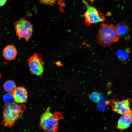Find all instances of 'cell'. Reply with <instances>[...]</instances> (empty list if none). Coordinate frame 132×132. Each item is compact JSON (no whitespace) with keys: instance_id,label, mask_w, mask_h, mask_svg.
Wrapping results in <instances>:
<instances>
[{"instance_id":"1","label":"cell","mask_w":132,"mask_h":132,"mask_svg":"<svg viewBox=\"0 0 132 132\" xmlns=\"http://www.w3.org/2000/svg\"><path fill=\"white\" fill-rule=\"evenodd\" d=\"M25 106L22 104L15 102L5 103L3 108V118L1 124L5 127H11L15 124V121L24 112Z\"/></svg>"},{"instance_id":"2","label":"cell","mask_w":132,"mask_h":132,"mask_svg":"<svg viewBox=\"0 0 132 132\" xmlns=\"http://www.w3.org/2000/svg\"><path fill=\"white\" fill-rule=\"evenodd\" d=\"M63 119L60 112L52 113L48 107L41 116L39 127L43 132H57L59 121Z\"/></svg>"},{"instance_id":"3","label":"cell","mask_w":132,"mask_h":132,"mask_svg":"<svg viewBox=\"0 0 132 132\" xmlns=\"http://www.w3.org/2000/svg\"><path fill=\"white\" fill-rule=\"evenodd\" d=\"M96 38L99 44L103 46L107 47L118 41L120 37L116 33L115 26L102 22L98 30Z\"/></svg>"},{"instance_id":"4","label":"cell","mask_w":132,"mask_h":132,"mask_svg":"<svg viewBox=\"0 0 132 132\" xmlns=\"http://www.w3.org/2000/svg\"><path fill=\"white\" fill-rule=\"evenodd\" d=\"M83 2L86 9L83 16L85 23L86 26H90L104 21L105 18L103 13L86 1L83 0Z\"/></svg>"},{"instance_id":"5","label":"cell","mask_w":132,"mask_h":132,"mask_svg":"<svg viewBox=\"0 0 132 132\" xmlns=\"http://www.w3.org/2000/svg\"><path fill=\"white\" fill-rule=\"evenodd\" d=\"M14 27L16 34L19 39L24 38L29 41L33 32V27L31 23L23 18L15 22Z\"/></svg>"},{"instance_id":"6","label":"cell","mask_w":132,"mask_h":132,"mask_svg":"<svg viewBox=\"0 0 132 132\" xmlns=\"http://www.w3.org/2000/svg\"><path fill=\"white\" fill-rule=\"evenodd\" d=\"M28 66L31 73L38 76H41L44 71V63L41 55L37 53H34L28 59Z\"/></svg>"},{"instance_id":"7","label":"cell","mask_w":132,"mask_h":132,"mask_svg":"<svg viewBox=\"0 0 132 132\" xmlns=\"http://www.w3.org/2000/svg\"><path fill=\"white\" fill-rule=\"evenodd\" d=\"M131 102L129 98L121 100L115 99L106 102V104L110 105L113 111L122 115L132 110L130 107Z\"/></svg>"},{"instance_id":"8","label":"cell","mask_w":132,"mask_h":132,"mask_svg":"<svg viewBox=\"0 0 132 132\" xmlns=\"http://www.w3.org/2000/svg\"><path fill=\"white\" fill-rule=\"evenodd\" d=\"M11 93L14 100L16 103L22 104L27 102V92L24 87L16 88Z\"/></svg>"},{"instance_id":"9","label":"cell","mask_w":132,"mask_h":132,"mask_svg":"<svg viewBox=\"0 0 132 132\" xmlns=\"http://www.w3.org/2000/svg\"><path fill=\"white\" fill-rule=\"evenodd\" d=\"M132 123V110L122 115L119 119L116 126L117 129L121 130L128 128Z\"/></svg>"},{"instance_id":"10","label":"cell","mask_w":132,"mask_h":132,"mask_svg":"<svg viewBox=\"0 0 132 132\" xmlns=\"http://www.w3.org/2000/svg\"><path fill=\"white\" fill-rule=\"evenodd\" d=\"M17 54V50L13 45H9L4 48L2 52V55L4 58L8 61L14 60Z\"/></svg>"},{"instance_id":"11","label":"cell","mask_w":132,"mask_h":132,"mask_svg":"<svg viewBox=\"0 0 132 132\" xmlns=\"http://www.w3.org/2000/svg\"><path fill=\"white\" fill-rule=\"evenodd\" d=\"M115 28L116 33L120 37L126 34L128 31V27L124 22H120L118 24L115 26Z\"/></svg>"},{"instance_id":"12","label":"cell","mask_w":132,"mask_h":132,"mask_svg":"<svg viewBox=\"0 0 132 132\" xmlns=\"http://www.w3.org/2000/svg\"><path fill=\"white\" fill-rule=\"evenodd\" d=\"M129 49L119 50L116 52L118 57L121 61H125L128 59L129 57Z\"/></svg>"},{"instance_id":"13","label":"cell","mask_w":132,"mask_h":132,"mask_svg":"<svg viewBox=\"0 0 132 132\" xmlns=\"http://www.w3.org/2000/svg\"><path fill=\"white\" fill-rule=\"evenodd\" d=\"M3 88L6 92L10 93L12 92L16 87V84L13 81L9 80L4 83Z\"/></svg>"},{"instance_id":"14","label":"cell","mask_w":132,"mask_h":132,"mask_svg":"<svg viewBox=\"0 0 132 132\" xmlns=\"http://www.w3.org/2000/svg\"><path fill=\"white\" fill-rule=\"evenodd\" d=\"M90 99L95 102H99L100 99V95L97 92H93L89 96Z\"/></svg>"},{"instance_id":"15","label":"cell","mask_w":132,"mask_h":132,"mask_svg":"<svg viewBox=\"0 0 132 132\" xmlns=\"http://www.w3.org/2000/svg\"><path fill=\"white\" fill-rule=\"evenodd\" d=\"M3 99L6 103L12 102L14 100L12 94L8 93L5 94L3 96Z\"/></svg>"},{"instance_id":"16","label":"cell","mask_w":132,"mask_h":132,"mask_svg":"<svg viewBox=\"0 0 132 132\" xmlns=\"http://www.w3.org/2000/svg\"><path fill=\"white\" fill-rule=\"evenodd\" d=\"M56 0H39L42 3L50 5H53L55 3Z\"/></svg>"},{"instance_id":"17","label":"cell","mask_w":132,"mask_h":132,"mask_svg":"<svg viewBox=\"0 0 132 132\" xmlns=\"http://www.w3.org/2000/svg\"><path fill=\"white\" fill-rule=\"evenodd\" d=\"M58 4L59 5V9L60 11H63L62 8L65 6V4L64 3L65 0H57Z\"/></svg>"},{"instance_id":"18","label":"cell","mask_w":132,"mask_h":132,"mask_svg":"<svg viewBox=\"0 0 132 132\" xmlns=\"http://www.w3.org/2000/svg\"><path fill=\"white\" fill-rule=\"evenodd\" d=\"M7 0H0V7L3 6Z\"/></svg>"},{"instance_id":"19","label":"cell","mask_w":132,"mask_h":132,"mask_svg":"<svg viewBox=\"0 0 132 132\" xmlns=\"http://www.w3.org/2000/svg\"><path fill=\"white\" fill-rule=\"evenodd\" d=\"M1 77V74H0V77Z\"/></svg>"}]
</instances>
